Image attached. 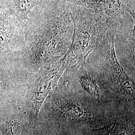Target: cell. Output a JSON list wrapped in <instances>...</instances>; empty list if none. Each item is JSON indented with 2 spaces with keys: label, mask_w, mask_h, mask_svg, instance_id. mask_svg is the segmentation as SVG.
<instances>
[{
  "label": "cell",
  "mask_w": 135,
  "mask_h": 135,
  "mask_svg": "<svg viewBox=\"0 0 135 135\" xmlns=\"http://www.w3.org/2000/svg\"><path fill=\"white\" fill-rule=\"evenodd\" d=\"M75 5L93 10L119 23H125V12L130 0H68Z\"/></svg>",
  "instance_id": "5b68a950"
},
{
  "label": "cell",
  "mask_w": 135,
  "mask_h": 135,
  "mask_svg": "<svg viewBox=\"0 0 135 135\" xmlns=\"http://www.w3.org/2000/svg\"><path fill=\"white\" fill-rule=\"evenodd\" d=\"M70 53L69 49L64 56L44 65L34 73L35 76L31 94L36 116H38L45 100L57 87L60 79L65 72Z\"/></svg>",
  "instance_id": "3957f363"
},
{
  "label": "cell",
  "mask_w": 135,
  "mask_h": 135,
  "mask_svg": "<svg viewBox=\"0 0 135 135\" xmlns=\"http://www.w3.org/2000/svg\"><path fill=\"white\" fill-rule=\"evenodd\" d=\"M10 11L13 13L24 30L30 21L33 11L41 5L44 0H5Z\"/></svg>",
  "instance_id": "ba28073f"
},
{
  "label": "cell",
  "mask_w": 135,
  "mask_h": 135,
  "mask_svg": "<svg viewBox=\"0 0 135 135\" xmlns=\"http://www.w3.org/2000/svg\"><path fill=\"white\" fill-rule=\"evenodd\" d=\"M102 135H135L134 127L129 123H114L100 130Z\"/></svg>",
  "instance_id": "30bf717a"
},
{
  "label": "cell",
  "mask_w": 135,
  "mask_h": 135,
  "mask_svg": "<svg viewBox=\"0 0 135 135\" xmlns=\"http://www.w3.org/2000/svg\"><path fill=\"white\" fill-rule=\"evenodd\" d=\"M70 10L73 23L72 42L69 63L78 69L96 49L113 21L93 10L71 3Z\"/></svg>",
  "instance_id": "7a4b0ae2"
},
{
  "label": "cell",
  "mask_w": 135,
  "mask_h": 135,
  "mask_svg": "<svg viewBox=\"0 0 135 135\" xmlns=\"http://www.w3.org/2000/svg\"><path fill=\"white\" fill-rule=\"evenodd\" d=\"M55 109L63 118L73 121H86L94 119L92 112L80 103L71 99H64L57 102Z\"/></svg>",
  "instance_id": "52a82bcc"
},
{
  "label": "cell",
  "mask_w": 135,
  "mask_h": 135,
  "mask_svg": "<svg viewBox=\"0 0 135 135\" xmlns=\"http://www.w3.org/2000/svg\"><path fill=\"white\" fill-rule=\"evenodd\" d=\"M81 71L79 83L83 89L88 94L97 100H100L102 97L101 89L98 82L88 70L86 64L79 68Z\"/></svg>",
  "instance_id": "9c48e42d"
},
{
  "label": "cell",
  "mask_w": 135,
  "mask_h": 135,
  "mask_svg": "<svg viewBox=\"0 0 135 135\" xmlns=\"http://www.w3.org/2000/svg\"><path fill=\"white\" fill-rule=\"evenodd\" d=\"M5 3V0H0V6L3 5Z\"/></svg>",
  "instance_id": "7c38bea8"
},
{
  "label": "cell",
  "mask_w": 135,
  "mask_h": 135,
  "mask_svg": "<svg viewBox=\"0 0 135 135\" xmlns=\"http://www.w3.org/2000/svg\"><path fill=\"white\" fill-rule=\"evenodd\" d=\"M0 127L4 135H17L18 133V125L12 122L1 123Z\"/></svg>",
  "instance_id": "8fae6325"
},
{
  "label": "cell",
  "mask_w": 135,
  "mask_h": 135,
  "mask_svg": "<svg viewBox=\"0 0 135 135\" xmlns=\"http://www.w3.org/2000/svg\"><path fill=\"white\" fill-rule=\"evenodd\" d=\"M24 43V29L5 2L0 6V56H19Z\"/></svg>",
  "instance_id": "277c9868"
},
{
  "label": "cell",
  "mask_w": 135,
  "mask_h": 135,
  "mask_svg": "<svg viewBox=\"0 0 135 135\" xmlns=\"http://www.w3.org/2000/svg\"><path fill=\"white\" fill-rule=\"evenodd\" d=\"M13 55L0 56V99L9 95L16 85L15 73L19 70Z\"/></svg>",
  "instance_id": "8992f818"
},
{
  "label": "cell",
  "mask_w": 135,
  "mask_h": 135,
  "mask_svg": "<svg viewBox=\"0 0 135 135\" xmlns=\"http://www.w3.org/2000/svg\"><path fill=\"white\" fill-rule=\"evenodd\" d=\"M30 16L24 47L17 57L20 70L34 74L64 56L72 42L74 27L67 0H44Z\"/></svg>",
  "instance_id": "6da1fadb"
}]
</instances>
